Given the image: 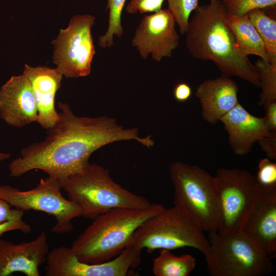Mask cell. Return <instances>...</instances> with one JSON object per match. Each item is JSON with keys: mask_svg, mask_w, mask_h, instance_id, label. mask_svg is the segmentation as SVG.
<instances>
[{"mask_svg": "<svg viewBox=\"0 0 276 276\" xmlns=\"http://www.w3.org/2000/svg\"><path fill=\"white\" fill-rule=\"evenodd\" d=\"M130 245L150 253L190 247L203 254L209 243L203 231L174 206L145 220L133 233Z\"/></svg>", "mask_w": 276, "mask_h": 276, "instance_id": "7", "label": "cell"}, {"mask_svg": "<svg viewBox=\"0 0 276 276\" xmlns=\"http://www.w3.org/2000/svg\"><path fill=\"white\" fill-rule=\"evenodd\" d=\"M22 74L32 86L38 111L37 123L47 130L58 119V112L55 106V96L60 87L63 75L57 68L32 67L27 64H25Z\"/></svg>", "mask_w": 276, "mask_h": 276, "instance_id": "17", "label": "cell"}, {"mask_svg": "<svg viewBox=\"0 0 276 276\" xmlns=\"http://www.w3.org/2000/svg\"><path fill=\"white\" fill-rule=\"evenodd\" d=\"M16 230L25 234H29L31 231V227L22 220V217L18 218L6 222L0 225V237L5 233Z\"/></svg>", "mask_w": 276, "mask_h": 276, "instance_id": "29", "label": "cell"}, {"mask_svg": "<svg viewBox=\"0 0 276 276\" xmlns=\"http://www.w3.org/2000/svg\"><path fill=\"white\" fill-rule=\"evenodd\" d=\"M227 24L243 55L247 57L256 55L269 62L264 43L247 14L241 16H229Z\"/></svg>", "mask_w": 276, "mask_h": 276, "instance_id": "19", "label": "cell"}, {"mask_svg": "<svg viewBox=\"0 0 276 276\" xmlns=\"http://www.w3.org/2000/svg\"><path fill=\"white\" fill-rule=\"evenodd\" d=\"M210 2H212L216 1H217V0H210Z\"/></svg>", "mask_w": 276, "mask_h": 276, "instance_id": "34", "label": "cell"}, {"mask_svg": "<svg viewBox=\"0 0 276 276\" xmlns=\"http://www.w3.org/2000/svg\"><path fill=\"white\" fill-rule=\"evenodd\" d=\"M242 232L272 258L276 254V186L262 187Z\"/></svg>", "mask_w": 276, "mask_h": 276, "instance_id": "15", "label": "cell"}, {"mask_svg": "<svg viewBox=\"0 0 276 276\" xmlns=\"http://www.w3.org/2000/svg\"><path fill=\"white\" fill-rule=\"evenodd\" d=\"M174 206L203 232L217 231L220 206L214 177L196 165L174 162L169 167Z\"/></svg>", "mask_w": 276, "mask_h": 276, "instance_id": "5", "label": "cell"}, {"mask_svg": "<svg viewBox=\"0 0 276 276\" xmlns=\"http://www.w3.org/2000/svg\"><path fill=\"white\" fill-rule=\"evenodd\" d=\"M227 16H241L251 10L275 6L276 0H220Z\"/></svg>", "mask_w": 276, "mask_h": 276, "instance_id": "25", "label": "cell"}, {"mask_svg": "<svg viewBox=\"0 0 276 276\" xmlns=\"http://www.w3.org/2000/svg\"><path fill=\"white\" fill-rule=\"evenodd\" d=\"M109 10L108 26L106 32L99 37V45L102 48L113 45L114 36L120 37L123 34L121 22L122 12L126 0H107Z\"/></svg>", "mask_w": 276, "mask_h": 276, "instance_id": "22", "label": "cell"}, {"mask_svg": "<svg viewBox=\"0 0 276 276\" xmlns=\"http://www.w3.org/2000/svg\"><path fill=\"white\" fill-rule=\"evenodd\" d=\"M194 11L185 33L186 47L191 56L211 61L222 75L238 77L260 87L258 70L239 49L220 0L198 6Z\"/></svg>", "mask_w": 276, "mask_h": 276, "instance_id": "2", "label": "cell"}, {"mask_svg": "<svg viewBox=\"0 0 276 276\" xmlns=\"http://www.w3.org/2000/svg\"><path fill=\"white\" fill-rule=\"evenodd\" d=\"M196 265V259L189 254L173 255L170 250L159 249L153 260L152 271L156 276H189Z\"/></svg>", "mask_w": 276, "mask_h": 276, "instance_id": "20", "label": "cell"}, {"mask_svg": "<svg viewBox=\"0 0 276 276\" xmlns=\"http://www.w3.org/2000/svg\"><path fill=\"white\" fill-rule=\"evenodd\" d=\"M142 249L130 245L112 259L99 264L79 261L70 247L61 246L49 252L47 276H125L141 263Z\"/></svg>", "mask_w": 276, "mask_h": 276, "instance_id": "11", "label": "cell"}, {"mask_svg": "<svg viewBox=\"0 0 276 276\" xmlns=\"http://www.w3.org/2000/svg\"><path fill=\"white\" fill-rule=\"evenodd\" d=\"M61 184L54 176L40 180L31 190L21 191L8 185L0 186V199L22 211L33 210L52 215L56 220L52 232L66 234L74 229L73 219L81 216V209L61 193Z\"/></svg>", "mask_w": 276, "mask_h": 276, "instance_id": "9", "label": "cell"}, {"mask_svg": "<svg viewBox=\"0 0 276 276\" xmlns=\"http://www.w3.org/2000/svg\"><path fill=\"white\" fill-rule=\"evenodd\" d=\"M263 105L265 111L263 117L265 124L270 132L276 133V100L266 102Z\"/></svg>", "mask_w": 276, "mask_h": 276, "instance_id": "30", "label": "cell"}, {"mask_svg": "<svg viewBox=\"0 0 276 276\" xmlns=\"http://www.w3.org/2000/svg\"><path fill=\"white\" fill-rule=\"evenodd\" d=\"M168 10L172 14L180 34H185L190 16L198 5V0H167Z\"/></svg>", "mask_w": 276, "mask_h": 276, "instance_id": "24", "label": "cell"}, {"mask_svg": "<svg viewBox=\"0 0 276 276\" xmlns=\"http://www.w3.org/2000/svg\"><path fill=\"white\" fill-rule=\"evenodd\" d=\"M238 87L229 77L222 75L203 81L197 87L195 96L202 107V116L214 125L238 103Z\"/></svg>", "mask_w": 276, "mask_h": 276, "instance_id": "18", "label": "cell"}, {"mask_svg": "<svg viewBox=\"0 0 276 276\" xmlns=\"http://www.w3.org/2000/svg\"><path fill=\"white\" fill-rule=\"evenodd\" d=\"M214 179L220 212L217 232L221 235L242 232L260 196L261 186L250 172L237 168H220Z\"/></svg>", "mask_w": 276, "mask_h": 276, "instance_id": "8", "label": "cell"}, {"mask_svg": "<svg viewBox=\"0 0 276 276\" xmlns=\"http://www.w3.org/2000/svg\"><path fill=\"white\" fill-rule=\"evenodd\" d=\"M0 118L16 128L37 122L38 111L33 90L24 74L12 76L0 88Z\"/></svg>", "mask_w": 276, "mask_h": 276, "instance_id": "13", "label": "cell"}, {"mask_svg": "<svg viewBox=\"0 0 276 276\" xmlns=\"http://www.w3.org/2000/svg\"><path fill=\"white\" fill-rule=\"evenodd\" d=\"M11 156L10 153L0 152V162L9 159Z\"/></svg>", "mask_w": 276, "mask_h": 276, "instance_id": "33", "label": "cell"}, {"mask_svg": "<svg viewBox=\"0 0 276 276\" xmlns=\"http://www.w3.org/2000/svg\"><path fill=\"white\" fill-rule=\"evenodd\" d=\"M95 17L89 14L76 15L68 26L60 29L54 45L53 62L66 78L88 76L95 54L91 28Z\"/></svg>", "mask_w": 276, "mask_h": 276, "instance_id": "10", "label": "cell"}, {"mask_svg": "<svg viewBox=\"0 0 276 276\" xmlns=\"http://www.w3.org/2000/svg\"><path fill=\"white\" fill-rule=\"evenodd\" d=\"M228 135V143L235 154L249 153L255 143L271 136L264 118L249 113L239 103L220 120Z\"/></svg>", "mask_w": 276, "mask_h": 276, "instance_id": "16", "label": "cell"}, {"mask_svg": "<svg viewBox=\"0 0 276 276\" xmlns=\"http://www.w3.org/2000/svg\"><path fill=\"white\" fill-rule=\"evenodd\" d=\"M262 150L269 159H276V133L257 141Z\"/></svg>", "mask_w": 276, "mask_h": 276, "instance_id": "31", "label": "cell"}, {"mask_svg": "<svg viewBox=\"0 0 276 276\" xmlns=\"http://www.w3.org/2000/svg\"><path fill=\"white\" fill-rule=\"evenodd\" d=\"M192 89L186 83H179L174 88L173 95L175 99L179 102L188 100L192 95Z\"/></svg>", "mask_w": 276, "mask_h": 276, "instance_id": "32", "label": "cell"}, {"mask_svg": "<svg viewBox=\"0 0 276 276\" xmlns=\"http://www.w3.org/2000/svg\"><path fill=\"white\" fill-rule=\"evenodd\" d=\"M11 206L7 202L0 199V225L6 222L23 217L24 211L13 209Z\"/></svg>", "mask_w": 276, "mask_h": 276, "instance_id": "28", "label": "cell"}, {"mask_svg": "<svg viewBox=\"0 0 276 276\" xmlns=\"http://www.w3.org/2000/svg\"><path fill=\"white\" fill-rule=\"evenodd\" d=\"M208 233L209 246L203 254L210 275L263 276L273 270L272 258L244 233Z\"/></svg>", "mask_w": 276, "mask_h": 276, "instance_id": "6", "label": "cell"}, {"mask_svg": "<svg viewBox=\"0 0 276 276\" xmlns=\"http://www.w3.org/2000/svg\"><path fill=\"white\" fill-rule=\"evenodd\" d=\"M58 119L47 130L43 141L24 147L20 156L9 166L11 177H19L30 171L41 170L60 182L81 171L98 149L112 143L134 140L150 148V135L142 137L136 128H125L113 118L75 115L68 104L58 103Z\"/></svg>", "mask_w": 276, "mask_h": 276, "instance_id": "1", "label": "cell"}, {"mask_svg": "<svg viewBox=\"0 0 276 276\" xmlns=\"http://www.w3.org/2000/svg\"><path fill=\"white\" fill-rule=\"evenodd\" d=\"M259 74L261 93L259 105L276 100V63L265 61L260 58L255 63Z\"/></svg>", "mask_w": 276, "mask_h": 276, "instance_id": "23", "label": "cell"}, {"mask_svg": "<svg viewBox=\"0 0 276 276\" xmlns=\"http://www.w3.org/2000/svg\"><path fill=\"white\" fill-rule=\"evenodd\" d=\"M256 180L258 184L265 187L276 186V164L268 158L261 159L258 165Z\"/></svg>", "mask_w": 276, "mask_h": 276, "instance_id": "26", "label": "cell"}, {"mask_svg": "<svg viewBox=\"0 0 276 276\" xmlns=\"http://www.w3.org/2000/svg\"><path fill=\"white\" fill-rule=\"evenodd\" d=\"M246 14L264 43L269 62L276 63V20L261 9L251 10Z\"/></svg>", "mask_w": 276, "mask_h": 276, "instance_id": "21", "label": "cell"}, {"mask_svg": "<svg viewBox=\"0 0 276 276\" xmlns=\"http://www.w3.org/2000/svg\"><path fill=\"white\" fill-rule=\"evenodd\" d=\"M165 209L153 203L145 209H111L95 218L70 248L79 261L86 263L110 260L130 245L133 233L145 220Z\"/></svg>", "mask_w": 276, "mask_h": 276, "instance_id": "3", "label": "cell"}, {"mask_svg": "<svg viewBox=\"0 0 276 276\" xmlns=\"http://www.w3.org/2000/svg\"><path fill=\"white\" fill-rule=\"evenodd\" d=\"M68 199L81 209V216L94 219L114 208L145 209L151 203L146 198L123 188L110 177L107 169L89 163L81 171L61 183Z\"/></svg>", "mask_w": 276, "mask_h": 276, "instance_id": "4", "label": "cell"}, {"mask_svg": "<svg viewBox=\"0 0 276 276\" xmlns=\"http://www.w3.org/2000/svg\"><path fill=\"white\" fill-rule=\"evenodd\" d=\"M49 247L45 232L35 239L18 244L0 237V276L20 272L27 276H39V268L46 262Z\"/></svg>", "mask_w": 276, "mask_h": 276, "instance_id": "14", "label": "cell"}, {"mask_svg": "<svg viewBox=\"0 0 276 276\" xmlns=\"http://www.w3.org/2000/svg\"><path fill=\"white\" fill-rule=\"evenodd\" d=\"M175 25L168 9L145 15L135 30L131 44L142 58L150 55L153 60L160 62L171 57L178 46L180 37Z\"/></svg>", "mask_w": 276, "mask_h": 276, "instance_id": "12", "label": "cell"}, {"mask_svg": "<svg viewBox=\"0 0 276 276\" xmlns=\"http://www.w3.org/2000/svg\"><path fill=\"white\" fill-rule=\"evenodd\" d=\"M164 0H131L126 7V11L132 14L153 13L159 11Z\"/></svg>", "mask_w": 276, "mask_h": 276, "instance_id": "27", "label": "cell"}]
</instances>
